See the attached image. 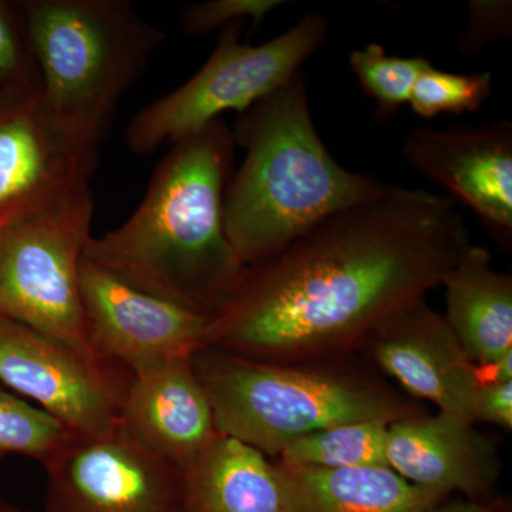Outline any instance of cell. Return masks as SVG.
<instances>
[{"label":"cell","instance_id":"1","mask_svg":"<svg viewBox=\"0 0 512 512\" xmlns=\"http://www.w3.org/2000/svg\"><path fill=\"white\" fill-rule=\"evenodd\" d=\"M468 244L456 201L387 185L245 266L204 346L266 363L353 356L384 320L441 285Z\"/></svg>","mask_w":512,"mask_h":512},{"label":"cell","instance_id":"2","mask_svg":"<svg viewBox=\"0 0 512 512\" xmlns=\"http://www.w3.org/2000/svg\"><path fill=\"white\" fill-rule=\"evenodd\" d=\"M234 148L221 119L175 141L140 207L120 228L90 238L84 258L141 291L214 315L245 271L225 229Z\"/></svg>","mask_w":512,"mask_h":512},{"label":"cell","instance_id":"3","mask_svg":"<svg viewBox=\"0 0 512 512\" xmlns=\"http://www.w3.org/2000/svg\"><path fill=\"white\" fill-rule=\"evenodd\" d=\"M231 131L235 146L247 154L229 180L225 229L245 266L387 188L330 154L313 123L302 70L239 113Z\"/></svg>","mask_w":512,"mask_h":512},{"label":"cell","instance_id":"4","mask_svg":"<svg viewBox=\"0 0 512 512\" xmlns=\"http://www.w3.org/2000/svg\"><path fill=\"white\" fill-rule=\"evenodd\" d=\"M215 424L276 458L292 440L352 421H396L426 413L353 356L308 363H266L207 348L191 359Z\"/></svg>","mask_w":512,"mask_h":512},{"label":"cell","instance_id":"5","mask_svg":"<svg viewBox=\"0 0 512 512\" xmlns=\"http://www.w3.org/2000/svg\"><path fill=\"white\" fill-rule=\"evenodd\" d=\"M23 6L42 77L40 110L63 136L97 151L165 33L127 0H23Z\"/></svg>","mask_w":512,"mask_h":512},{"label":"cell","instance_id":"6","mask_svg":"<svg viewBox=\"0 0 512 512\" xmlns=\"http://www.w3.org/2000/svg\"><path fill=\"white\" fill-rule=\"evenodd\" d=\"M242 29L244 22L222 29L210 59L187 83L138 111L126 131L133 153L147 156L192 136L227 111L244 113L301 72L329 36L328 20L316 12L259 46L241 42Z\"/></svg>","mask_w":512,"mask_h":512},{"label":"cell","instance_id":"7","mask_svg":"<svg viewBox=\"0 0 512 512\" xmlns=\"http://www.w3.org/2000/svg\"><path fill=\"white\" fill-rule=\"evenodd\" d=\"M93 212L87 187L0 229V318L104 363L90 348L80 299V266L92 238Z\"/></svg>","mask_w":512,"mask_h":512},{"label":"cell","instance_id":"8","mask_svg":"<svg viewBox=\"0 0 512 512\" xmlns=\"http://www.w3.org/2000/svg\"><path fill=\"white\" fill-rule=\"evenodd\" d=\"M131 373L0 318V386L45 410L74 437L116 429Z\"/></svg>","mask_w":512,"mask_h":512},{"label":"cell","instance_id":"9","mask_svg":"<svg viewBox=\"0 0 512 512\" xmlns=\"http://www.w3.org/2000/svg\"><path fill=\"white\" fill-rule=\"evenodd\" d=\"M50 512H185V474L123 427L73 437L45 467Z\"/></svg>","mask_w":512,"mask_h":512},{"label":"cell","instance_id":"10","mask_svg":"<svg viewBox=\"0 0 512 512\" xmlns=\"http://www.w3.org/2000/svg\"><path fill=\"white\" fill-rule=\"evenodd\" d=\"M80 299L90 348L131 375L204 348L211 316L141 291L84 256Z\"/></svg>","mask_w":512,"mask_h":512},{"label":"cell","instance_id":"11","mask_svg":"<svg viewBox=\"0 0 512 512\" xmlns=\"http://www.w3.org/2000/svg\"><path fill=\"white\" fill-rule=\"evenodd\" d=\"M360 350L414 399L477 423L481 370L426 299L384 320Z\"/></svg>","mask_w":512,"mask_h":512},{"label":"cell","instance_id":"12","mask_svg":"<svg viewBox=\"0 0 512 512\" xmlns=\"http://www.w3.org/2000/svg\"><path fill=\"white\" fill-rule=\"evenodd\" d=\"M402 154L410 167L476 212L501 247L511 248V121L417 127L404 140Z\"/></svg>","mask_w":512,"mask_h":512},{"label":"cell","instance_id":"13","mask_svg":"<svg viewBox=\"0 0 512 512\" xmlns=\"http://www.w3.org/2000/svg\"><path fill=\"white\" fill-rule=\"evenodd\" d=\"M37 100L0 111V229L89 187L96 170L97 151L63 136Z\"/></svg>","mask_w":512,"mask_h":512},{"label":"cell","instance_id":"14","mask_svg":"<svg viewBox=\"0 0 512 512\" xmlns=\"http://www.w3.org/2000/svg\"><path fill=\"white\" fill-rule=\"evenodd\" d=\"M474 424L441 412L396 421L387 430V464L423 490L487 503L501 461L493 441Z\"/></svg>","mask_w":512,"mask_h":512},{"label":"cell","instance_id":"15","mask_svg":"<svg viewBox=\"0 0 512 512\" xmlns=\"http://www.w3.org/2000/svg\"><path fill=\"white\" fill-rule=\"evenodd\" d=\"M191 359L131 375L120 412L126 433L184 473L221 434Z\"/></svg>","mask_w":512,"mask_h":512},{"label":"cell","instance_id":"16","mask_svg":"<svg viewBox=\"0 0 512 512\" xmlns=\"http://www.w3.org/2000/svg\"><path fill=\"white\" fill-rule=\"evenodd\" d=\"M441 285L444 319L478 369L512 352V278L494 268L487 248L468 244Z\"/></svg>","mask_w":512,"mask_h":512},{"label":"cell","instance_id":"17","mask_svg":"<svg viewBox=\"0 0 512 512\" xmlns=\"http://www.w3.org/2000/svg\"><path fill=\"white\" fill-rule=\"evenodd\" d=\"M185 512H295L272 458L220 436L185 470Z\"/></svg>","mask_w":512,"mask_h":512},{"label":"cell","instance_id":"18","mask_svg":"<svg viewBox=\"0 0 512 512\" xmlns=\"http://www.w3.org/2000/svg\"><path fill=\"white\" fill-rule=\"evenodd\" d=\"M276 464L291 490L295 512H421L446 500L389 467L328 470Z\"/></svg>","mask_w":512,"mask_h":512},{"label":"cell","instance_id":"19","mask_svg":"<svg viewBox=\"0 0 512 512\" xmlns=\"http://www.w3.org/2000/svg\"><path fill=\"white\" fill-rule=\"evenodd\" d=\"M389 426L384 421L338 424L292 440L274 460L289 466L328 470L389 467L386 457Z\"/></svg>","mask_w":512,"mask_h":512},{"label":"cell","instance_id":"20","mask_svg":"<svg viewBox=\"0 0 512 512\" xmlns=\"http://www.w3.org/2000/svg\"><path fill=\"white\" fill-rule=\"evenodd\" d=\"M73 437L45 410L0 386V463L22 456L47 467Z\"/></svg>","mask_w":512,"mask_h":512},{"label":"cell","instance_id":"21","mask_svg":"<svg viewBox=\"0 0 512 512\" xmlns=\"http://www.w3.org/2000/svg\"><path fill=\"white\" fill-rule=\"evenodd\" d=\"M42 90L23 2L0 0V111L39 99Z\"/></svg>","mask_w":512,"mask_h":512},{"label":"cell","instance_id":"22","mask_svg":"<svg viewBox=\"0 0 512 512\" xmlns=\"http://www.w3.org/2000/svg\"><path fill=\"white\" fill-rule=\"evenodd\" d=\"M349 64L360 89L375 101L379 121L392 119L409 104L420 74L433 66L426 57L389 56L379 43L353 50Z\"/></svg>","mask_w":512,"mask_h":512},{"label":"cell","instance_id":"23","mask_svg":"<svg viewBox=\"0 0 512 512\" xmlns=\"http://www.w3.org/2000/svg\"><path fill=\"white\" fill-rule=\"evenodd\" d=\"M491 92V73H450L431 66L414 84L409 104L417 116L434 119L440 114L473 113L490 99Z\"/></svg>","mask_w":512,"mask_h":512},{"label":"cell","instance_id":"24","mask_svg":"<svg viewBox=\"0 0 512 512\" xmlns=\"http://www.w3.org/2000/svg\"><path fill=\"white\" fill-rule=\"evenodd\" d=\"M281 5L282 0H208L185 9L181 22L185 32L194 36L208 35L245 20H251L255 29Z\"/></svg>","mask_w":512,"mask_h":512},{"label":"cell","instance_id":"25","mask_svg":"<svg viewBox=\"0 0 512 512\" xmlns=\"http://www.w3.org/2000/svg\"><path fill=\"white\" fill-rule=\"evenodd\" d=\"M468 22L457 42V53L474 56L498 40L512 37L511 0H470Z\"/></svg>","mask_w":512,"mask_h":512},{"label":"cell","instance_id":"26","mask_svg":"<svg viewBox=\"0 0 512 512\" xmlns=\"http://www.w3.org/2000/svg\"><path fill=\"white\" fill-rule=\"evenodd\" d=\"M476 420L512 429V380L483 383L478 393Z\"/></svg>","mask_w":512,"mask_h":512},{"label":"cell","instance_id":"27","mask_svg":"<svg viewBox=\"0 0 512 512\" xmlns=\"http://www.w3.org/2000/svg\"><path fill=\"white\" fill-rule=\"evenodd\" d=\"M497 504L494 501H453V503H444V500L431 505L421 512H494Z\"/></svg>","mask_w":512,"mask_h":512}]
</instances>
